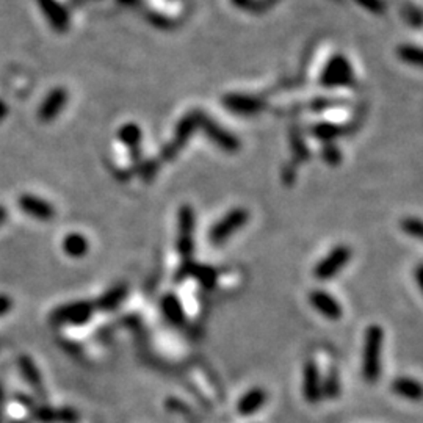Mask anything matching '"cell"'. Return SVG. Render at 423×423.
I'll return each instance as SVG.
<instances>
[{
    "mask_svg": "<svg viewBox=\"0 0 423 423\" xmlns=\"http://www.w3.org/2000/svg\"><path fill=\"white\" fill-rule=\"evenodd\" d=\"M384 342V331L380 325L368 326L363 339L362 353V376L368 384H375L381 375V350Z\"/></svg>",
    "mask_w": 423,
    "mask_h": 423,
    "instance_id": "cell-1",
    "label": "cell"
},
{
    "mask_svg": "<svg viewBox=\"0 0 423 423\" xmlns=\"http://www.w3.org/2000/svg\"><path fill=\"white\" fill-rule=\"evenodd\" d=\"M249 220V212L244 207H235L229 210L225 217L218 220L209 231V240L213 244H222L247 225Z\"/></svg>",
    "mask_w": 423,
    "mask_h": 423,
    "instance_id": "cell-2",
    "label": "cell"
},
{
    "mask_svg": "<svg viewBox=\"0 0 423 423\" xmlns=\"http://www.w3.org/2000/svg\"><path fill=\"white\" fill-rule=\"evenodd\" d=\"M353 79L354 72L350 60H348L345 55L337 54L326 63L320 76V85L325 88L348 86L351 85Z\"/></svg>",
    "mask_w": 423,
    "mask_h": 423,
    "instance_id": "cell-3",
    "label": "cell"
},
{
    "mask_svg": "<svg viewBox=\"0 0 423 423\" xmlns=\"http://www.w3.org/2000/svg\"><path fill=\"white\" fill-rule=\"evenodd\" d=\"M177 229H179V235H177V251H179L181 257L185 261H191L193 251H195V240H193V232H195L196 226V215L193 207L188 204H184L179 209V217H177Z\"/></svg>",
    "mask_w": 423,
    "mask_h": 423,
    "instance_id": "cell-4",
    "label": "cell"
},
{
    "mask_svg": "<svg viewBox=\"0 0 423 423\" xmlns=\"http://www.w3.org/2000/svg\"><path fill=\"white\" fill-rule=\"evenodd\" d=\"M351 261V248L346 244H337L315 265L314 276L320 281H328L342 271L344 266Z\"/></svg>",
    "mask_w": 423,
    "mask_h": 423,
    "instance_id": "cell-5",
    "label": "cell"
},
{
    "mask_svg": "<svg viewBox=\"0 0 423 423\" xmlns=\"http://www.w3.org/2000/svg\"><path fill=\"white\" fill-rule=\"evenodd\" d=\"M199 128V111H191L187 116H184L176 128V135L171 143L167 145L162 151L163 160H173L177 152L188 143L193 133Z\"/></svg>",
    "mask_w": 423,
    "mask_h": 423,
    "instance_id": "cell-6",
    "label": "cell"
},
{
    "mask_svg": "<svg viewBox=\"0 0 423 423\" xmlns=\"http://www.w3.org/2000/svg\"><path fill=\"white\" fill-rule=\"evenodd\" d=\"M199 129H203L205 137L212 143L226 152H237L240 150V141L231 132L222 129L221 125L215 123L212 118L205 116L203 111H199Z\"/></svg>",
    "mask_w": 423,
    "mask_h": 423,
    "instance_id": "cell-7",
    "label": "cell"
},
{
    "mask_svg": "<svg viewBox=\"0 0 423 423\" xmlns=\"http://www.w3.org/2000/svg\"><path fill=\"white\" fill-rule=\"evenodd\" d=\"M303 395L309 405H317L322 395V376L314 359H308L303 368Z\"/></svg>",
    "mask_w": 423,
    "mask_h": 423,
    "instance_id": "cell-8",
    "label": "cell"
},
{
    "mask_svg": "<svg viewBox=\"0 0 423 423\" xmlns=\"http://www.w3.org/2000/svg\"><path fill=\"white\" fill-rule=\"evenodd\" d=\"M309 303L318 314L328 318V320H340L344 315L342 304H340L334 296L323 291V288H315L309 293Z\"/></svg>",
    "mask_w": 423,
    "mask_h": 423,
    "instance_id": "cell-9",
    "label": "cell"
},
{
    "mask_svg": "<svg viewBox=\"0 0 423 423\" xmlns=\"http://www.w3.org/2000/svg\"><path fill=\"white\" fill-rule=\"evenodd\" d=\"M222 103L229 111L242 116H252L264 108L261 99L247 94H227L222 98Z\"/></svg>",
    "mask_w": 423,
    "mask_h": 423,
    "instance_id": "cell-10",
    "label": "cell"
},
{
    "mask_svg": "<svg viewBox=\"0 0 423 423\" xmlns=\"http://www.w3.org/2000/svg\"><path fill=\"white\" fill-rule=\"evenodd\" d=\"M266 400H269V393L262 388H252L248 392H244L240 397L239 402H237V412H239L242 417H249V415H254L265 406Z\"/></svg>",
    "mask_w": 423,
    "mask_h": 423,
    "instance_id": "cell-11",
    "label": "cell"
},
{
    "mask_svg": "<svg viewBox=\"0 0 423 423\" xmlns=\"http://www.w3.org/2000/svg\"><path fill=\"white\" fill-rule=\"evenodd\" d=\"M160 309L163 317L176 328H181V326L187 323V314H185L181 300L174 293H165L162 296Z\"/></svg>",
    "mask_w": 423,
    "mask_h": 423,
    "instance_id": "cell-12",
    "label": "cell"
},
{
    "mask_svg": "<svg viewBox=\"0 0 423 423\" xmlns=\"http://www.w3.org/2000/svg\"><path fill=\"white\" fill-rule=\"evenodd\" d=\"M390 389L393 393H395V395L407 400V402H419V400L422 398L420 383L410 376L395 378V380H393L390 384Z\"/></svg>",
    "mask_w": 423,
    "mask_h": 423,
    "instance_id": "cell-13",
    "label": "cell"
},
{
    "mask_svg": "<svg viewBox=\"0 0 423 423\" xmlns=\"http://www.w3.org/2000/svg\"><path fill=\"white\" fill-rule=\"evenodd\" d=\"M66 101H68V93H66V90H63V88H55L54 91H50L46 101H44L41 107V116L44 120H52V118L57 116L63 110Z\"/></svg>",
    "mask_w": 423,
    "mask_h": 423,
    "instance_id": "cell-14",
    "label": "cell"
},
{
    "mask_svg": "<svg viewBox=\"0 0 423 423\" xmlns=\"http://www.w3.org/2000/svg\"><path fill=\"white\" fill-rule=\"evenodd\" d=\"M41 9L44 13H46L50 24L55 28H58V30H66V28H68L69 26L68 13H66L63 6L58 5L55 0H41Z\"/></svg>",
    "mask_w": 423,
    "mask_h": 423,
    "instance_id": "cell-15",
    "label": "cell"
},
{
    "mask_svg": "<svg viewBox=\"0 0 423 423\" xmlns=\"http://www.w3.org/2000/svg\"><path fill=\"white\" fill-rule=\"evenodd\" d=\"M310 133H312L317 140L323 141V143H334V140L339 138L344 133V128L336 123L322 121L310 128Z\"/></svg>",
    "mask_w": 423,
    "mask_h": 423,
    "instance_id": "cell-16",
    "label": "cell"
},
{
    "mask_svg": "<svg viewBox=\"0 0 423 423\" xmlns=\"http://www.w3.org/2000/svg\"><path fill=\"white\" fill-rule=\"evenodd\" d=\"M118 138H120V141L124 146L129 147L130 152L141 150L140 145H141V138H143V133H141L138 124H133V123L124 124L120 129V132H118Z\"/></svg>",
    "mask_w": 423,
    "mask_h": 423,
    "instance_id": "cell-17",
    "label": "cell"
},
{
    "mask_svg": "<svg viewBox=\"0 0 423 423\" xmlns=\"http://www.w3.org/2000/svg\"><path fill=\"white\" fill-rule=\"evenodd\" d=\"M342 392V384H340V375L336 367L329 368V372L322 380V395L328 400H337Z\"/></svg>",
    "mask_w": 423,
    "mask_h": 423,
    "instance_id": "cell-18",
    "label": "cell"
},
{
    "mask_svg": "<svg viewBox=\"0 0 423 423\" xmlns=\"http://www.w3.org/2000/svg\"><path fill=\"white\" fill-rule=\"evenodd\" d=\"M93 314V306L88 303H77L72 304V306H68L66 309L62 310V317L66 322L71 323H84L86 322L90 315Z\"/></svg>",
    "mask_w": 423,
    "mask_h": 423,
    "instance_id": "cell-19",
    "label": "cell"
},
{
    "mask_svg": "<svg viewBox=\"0 0 423 423\" xmlns=\"http://www.w3.org/2000/svg\"><path fill=\"white\" fill-rule=\"evenodd\" d=\"M190 278H196L199 284L205 288H213L215 282H217V271H215L212 266L196 265L193 262L190 270Z\"/></svg>",
    "mask_w": 423,
    "mask_h": 423,
    "instance_id": "cell-20",
    "label": "cell"
},
{
    "mask_svg": "<svg viewBox=\"0 0 423 423\" xmlns=\"http://www.w3.org/2000/svg\"><path fill=\"white\" fill-rule=\"evenodd\" d=\"M64 249L72 257H80L86 254L88 251V242L85 237H81L79 234H72L68 239L64 240Z\"/></svg>",
    "mask_w": 423,
    "mask_h": 423,
    "instance_id": "cell-21",
    "label": "cell"
},
{
    "mask_svg": "<svg viewBox=\"0 0 423 423\" xmlns=\"http://www.w3.org/2000/svg\"><path fill=\"white\" fill-rule=\"evenodd\" d=\"M125 293H128V287H125V286H116L115 288H111V291L101 300V306L103 309H115L118 304H120L121 301H124Z\"/></svg>",
    "mask_w": 423,
    "mask_h": 423,
    "instance_id": "cell-22",
    "label": "cell"
},
{
    "mask_svg": "<svg viewBox=\"0 0 423 423\" xmlns=\"http://www.w3.org/2000/svg\"><path fill=\"white\" fill-rule=\"evenodd\" d=\"M398 55L407 64H414V66L422 64V52L419 47H415V46H400Z\"/></svg>",
    "mask_w": 423,
    "mask_h": 423,
    "instance_id": "cell-23",
    "label": "cell"
},
{
    "mask_svg": "<svg viewBox=\"0 0 423 423\" xmlns=\"http://www.w3.org/2000/svg\"><path fill=\"white\" fill-rule=\"evenodd\" d=\"M322 159L328 163V165L336 167L342 162V152H340L339 146H336L334 143H325L322 150Z\"/></svg>",
    "mask_w": 423,
    "mask_h": 423,
    "instance_id": "cell-24",
    "label": "cell"
},
{
    "mask_svg": "<svg viewBox=\"0 0 423 423\" xmlns=\"http://www.w3.org/2000/svg\"><path fill=\"white\" fill-rule=\"evenodd\" d=\"M291 141H292V151H293V154H295V157H296V160L298 162H304V160H308L309 157H310V151L308 150V146L304 145V141H303V138L298 135V133H292V138H291Z\"/></svg>",
    "mask_w": 423,
    "mask_h": 423,
    "instance_id": "cell-25",
    "label": "cell"
},
{
    "mask_svg": "<svg viewBox=\"0 0 423 423\" xmlns=\"http://www.w3.org/2000/svg\"><path fill=\"white\" fill-rule=\"evenodd\" d=\"M402 229L406 235L414 237V239H420L422 237V221L420 218L407 217L402 221Z\"/></svg>",
    "mask_w": 423,
    "mask_h": 423,
    "instance_id": "cell-26",
    "label": "cell"
},
{
    "mask_svg": "<svg viewBox=\"0 0 423 423\" xmlns=\"http://www.w3.org/2000/svg\"><path fill=\"white\" fill-rule=\"evenodd\" d=\"M159 169V162L157 160H147V162H141L140 167L137 171L140 173V176L143 177L145 181H151L152 177L155 176Z\"/></svg>",
    "mask_w": 423,
    "mask_h": 423,
    "instance_id": "cell-27",
    "label": "cell"
},
{
    "mask_svg": "<svg viewBox=\"0 0 423 423\" xmlns=\"http://www.w3.org/2000/svg\"><path fill=\"white\" fill-rule=\"evenodd\" d=\"M165 406L169 412H174V414H188L190 412L188 406L184 405L181 400H177V398H168L165 402Z\"/></svg>",
    "mask_w": 423,
    "mask_h": 423,
    "instance_id": "cell-28",
    "label": "cell"
},
{
    "mask_svg": "<svg viewBox=\"0 0 423 423\" xmlns=\"http://www.w3.org/2000/svg\"><path fill=\"white\" fill-rule=\"evenodd\" d=\"M57 422L58 423H77L79 414L74 410H62L57 412Z\"/></svg>",
    "mask_w": 423,
    "mask_h": 423,
    "instance_id": "cell-29",
    "label": "cell"
},
{
    "mask_svg": "<svg viewBox=\"0 0 423 423\" xmlns=\"http://www.w3.org/2000/svg\"><path fill=\"white\" fill-rule=\"evenodd\" d=\"M284 181L287 184H292L295 181V169L293 168H287L284 171Z\"/></svg>",
    "mask_w": 423,
    "mask_h": 423,
    "instance_id": "cell-30",
    "label": "cell"
},
{
    "mask_svg": "<svg viewBox=\"0 0 423 423\" xmlns=\"http://www.w3.org/2000/svg\"><path fill=\"white\" fill-rule=\"evenodd\" d=\"M232 2L239 6V9H248L249 0H232Z\"/></svg>",
    "mask_w": 423,
    "mask_h": 423,
    "instance_id": "cell-31",
    "label": "cell"
},
{
    "mask_svg": "<svg viewBox=\"0 0 423 423\" xmlns=\"http://www.w3.org/2000/svg\"><path fill=\"white\" fill-rule=\"evenodd\" d=\"M415 273H417V282H419V286L422 287V282H423V281H422V273H423V270H422V265H419V266H417V271H415Z\"/></svg>",
    "mask_w": 423,
    "mask_h": 423,
    "instance_id": "cell-32",
    "label": "cell"
}]
</instances>
